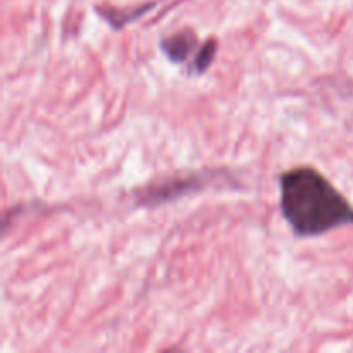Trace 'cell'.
Listing matches in <instances>:
<instances>
[{
	"label": "cell",
	"mask_w": 353,
	"mask_h": 353,
	"mask_svg": "<svg viewBox=\"0 0 353 353\" xmlns=\"http://www.w3.org/2000/svg\"><path fill=\"white\" fill-rule=\"evenodd\" d=\"M279 185L281 210L299 236H317L353 224V207L316 169L286 171Z\"/></svg>",
	"instance_id": "1"
},
{
	"label": "cell",
	"mask_w": 353,
	"mask_h": 353,
	"mask_svg": "<svg viewBox=\"0 0 353 353\" xmlns=\"http://www.w3.org/2000/svg\"><path fill=\"white\" fill-rule=\"evenodd\" d=\"M196 48V37L192 31H181L162 41V50L172 62H186Z\"/></svg>",
	"instance_id": "2"
},
{
	"label": "cell",
	"mask_w": 353,
	"mask_h": 353,
	"mask_svg": "<svg viewBox=\"0 0 353 353\" xmlns=\"http://www.w3.org/2000/svg\"><path fill=\"white\" fill-rule=\"evenodd\" d=\"M217 43L214 40L205 41L202 47L199 48V52L195 54V61H193V68H195L196 72H203L212 62L214 55H216Z\"/></svg>",
	"instance_id": "3"
}]
</instances>
